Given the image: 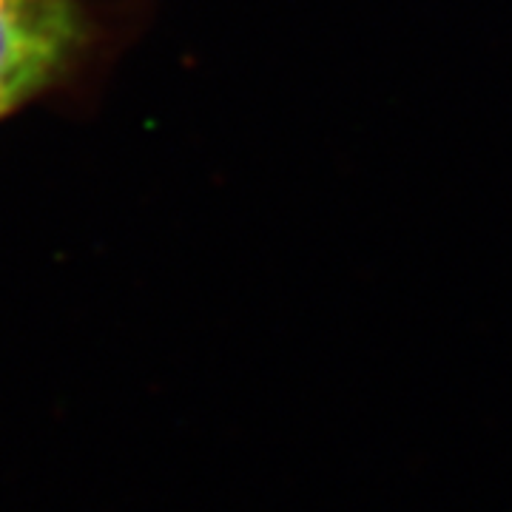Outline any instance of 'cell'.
I'll return each instance as SVG.
<instances>
[{
    "label": "cell",
    "mask_w": 512,
    "mask_h": 512,
    "mask_svg": "<svg viewBox=\"0 0 512 512\" xmlns=\"http://www.w3.org/2000/svg\"><path fill=\"white\" fill-rule=\"evenodd\" d=\"M89 43L80 0H0V120L72 72Z\"/></svg>",
    "instance_id": "1"
}]
</instances>
